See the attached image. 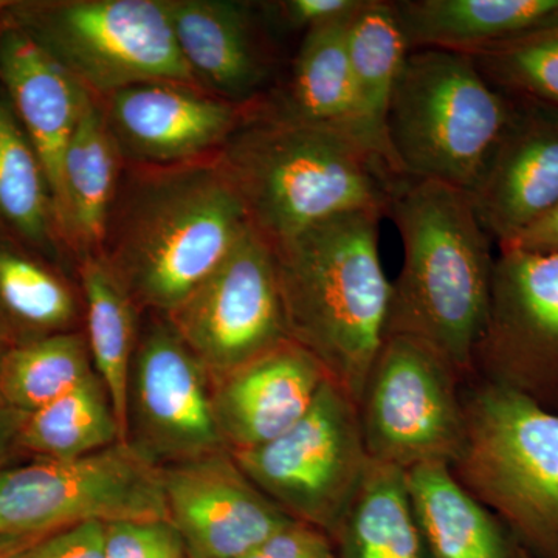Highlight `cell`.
Instances as JSON below:
<instances>
[{"mask_svg": "<svg viewBox=\"0 0 558 558\" xmlns=\"http://www.w3.org/2000/svg\"><path fill=\"white\" fill-rule=\"evenodd\" d=\"M244 205L250 226L269 244L352 211H379L400 178L359 142L292 116L260 97L216 154Z\"/></svg>", "mask_w": 558, "mask_h": 558, "instance_id": "cell-1", "label": "cell"}, {"mask_svg": "<svg viewBox=\"0 0 558 558\" xmlns=\"http://www.w3.org/2000/svg\"><path fill=\"white\" fill-rule=\"evenodd\" d=\"M387 218L403 247L391 281L385 337L427 344L473 379V359L490 310L495 258L468 193L432 180L400 175Z\"/></svg>", "mask_w": 558, "mask_h": 558, "instance_id": "cell-2", "label": "cell"}, {"mask_svg": "<svg viewBox=\"0 0 558 558\" xmlns=\"http://www.w3.org/2000/svg\"><path fill=\"white\" fill-rule=\"evenodd\" d=\"M110 216L101 255L140 312L168 317L250 227L218 159L148 168Z\"/></svg>", "mask_w": 558, "mask_h": 558, "instance_id": "cell-3", "label": "cell"}, {"mask_svg": "<svg viewBox=\"0 0 558 558\" xmlns=\"http://www.w3.org/2000/svg\"><path fill=\"white\" fill-rule=\"evenodd\" d=\"M379 211H352L271 245L290 339L359 403L387 333L391 281Z\"/></svg>", "mask_w": 558, "mask_h": 558, "instance_id": "cell-4", "label": "cell"}, {"mask_svg": "<svg viewBox=\"0 0 558 558\" xmlns=\"http://www.w3.org/2000/svg\"><path fill=\"white\" fill-rule=\"evenodd\" d=\"M462 403L454 478L534 556L558 558V413L486 380Z\"/></svg>", "mask_w": 558, "mask_h": 558, "instance_id": "cell-5", "label": "cell"}, {"mask_svg": "<svg viewBox=\"0 0 558 558\" xmlns=\"http://www.w3.org/2000/svg\"><path fill=\"white\" fill-rule=\"evenodd\" d=\"M509 112V95L483 75L470 54L411 50L387 119L396 171L469 193Z\"/></svg>", "mask_w": 558, "mask_h": 558, "instance_id": "cell-6", "label": "cell"}, {"mask_svg": "<svg viewBox=\"0 0 558 558\" xmlns=\"http://www.w3.org/2000/svg\"><path fill=\"white\" fill-rule=\"evenodd\" d=\"M3 20L27 33L97 100L138 84L204 89L179 49L167 0L9 3Z\"/></svg>", "mask_w": 558, "mask_h": 558, "instance_id": "cell-7", "label": "cell"}, {"mask_svg": "<svg viewBox=\"0 0 558 558\" xmlns=\"http://www.w3.org/2000/svg\"><path fill=\"white\" fill-rule=\"evenodd\" d=\"M168 519L161 470L128 444L0 470V535H50L83 523Z\"/></svg>", "mask_w": 558, "mask_h": 558, "instance_id": "cell-8", "label": "cell"}, {"mask_svg": "<svg viewBox=\"0 0 558 558\" xmlns=\"http://www.w3.org/2000/svg\"><path fill=\"white\" fill-rule=\"evenodd\" d=\"M231 454L289 519L322 529L329 537L371 462L357 403L330 380L288 432L255 449Z\"/></svg>", "mask_w": 558, "mask_h": 558, "instance_id": "cell-9", "label": "cell"}, {"mask_svg": "<svg viewBox=\"0 0 558 558\" xmlns=\"http://www.w3.org/2000/svg\"><path fill=\"white\" fill-rule=\"evenodd\" d=\"M462 381L427 344L385 337L357 403L369 458L405 472L450 465L464 432Z\"/></svg>", "mask_w": 558, "mask_h": 558, "instance_id": "cell-10", "label": "cell"}, {"mask_svg": "<svg viewBox=\"0 0 558 558\" xmlns=\"http://www.w3.org/2000/svg\"><path fill=\"white\" fill-rule=\"evenodd\" d=\"M211 380L290 339L269 241L250 226L199 288L165 317Z\"/></svg>", "mask_w": 558, "mask_h": 558, "instance_id": "cell-11", "label": "cell"}, {"mask_svg": "<svg viewBox=\"0 0 558 558\" xmlns=\"http://www.w3.org/2000/svg\"><path fill=\"white\" fill-rule=\"evenodd\" d=\"M124 444L157 469L229 450L216 421L211 377L165 317L150 315L140 329Z\"/></svg>", "mask_w": 558, "mask_h": 558, "instance_id": "cell-12", "label": "cell"}, {"mask_svg": "<svg viewBox=\"0 0 558 558\" xmlns=\"http://www.w3.org/2000/svg\"><path fill=\"white\" fill-rule=\"evenodd\" d=\"M542 403L558 385V253L499 250L473 379ZM543 405V403H542Z\"/></svg>", "mask_w": 558, "mask_h": 558, "instance_id": "cell-13", "label": "cell"}, {"mask_svg": "<svg viewBox=\"0 0 558 558\" xmlns=\"http://www.w3.org/2000/svg\"><path fill=\"white\" fill-rule=\"evenodd\" d=\"M160 470L168 519L191 558H244L292 520L229 450Z\"/></svg>", "mask_w": 558, "mask_h": 558, "instance_id": "cell-14", "label": "cell"}, {"mask_svg": "<svg viewBox=\"0 0 558 558\" xmlns=\"http://www.w3.org/2000/svg\"><path fill=\"white\" fill-rule=\"evenodd\" d=\"M98 101L121 159L143 168L211 159L240 128L250 106L174 83L138 84Z\"/></svg>", "mask_w": 558, "mask_h": 558, "instance_id": "cell-15", "label": "cell"}, {"mask_svg": "<svg viewBox=\"0 0 558 558\" xmlns=\"http://www.w3.org/2000/svg\"><path fill=\"white\" fill-rule=\"evenodd\" d=\"M509 95L508 123L468 196L498 248L558 205V108Z\"/></svg>", "mask_w": 558, "mask_h": 558, "instance_id": "cell-16", "label": "cell"}, {"mask_svg": "<svg viewBox=\"0 0 558 558\" xmlns=\"http://www.w3.org/2000/svg\"><path fill=\"white\" fill-rule=\"evenodd\" d=\"M328 380L318 360L292 340L211 380L216 421L227 449H255L288 432Z\"/></svg>", "mask_w": 558, "mask_h": 558, "instance_id": "cell-17", "label": "cell"}, {"mask_svg": "<svg viewBox=\"0 0 558 558\" xmlns=\"http://www.w3.org/2000/svg\"><path fill=\"white\" fill-rule=\"evenodd\" d=\"M0 84L43 163L58 220L65 149L92 95L27 33L7 22L0 35Z\"/></svg>", "mask_w": 558, "mask_h": 558, "instance_id": "cell-18", "label": "cell"}, {"mask_svg": "<svg viewBox=\"0 0 558 558\" xmlns=\"http://www.w3.org/2000/svg\"><path fill=\"white\" fill-rule=\"evenodd\" d=\"M175 40L205 90L250 105L270 75L253 7L230 0H167Z\"/></svg>", "mask_w": 558, "mask_h": 558, "instance_id": "cell-19", "label": "cell"}, {"mask_svg": "<svg viewBox=\"0 0 558 558\" xmlns=\"http://www.w3.org/2000/svg\"><path fill=\"white\" fill-rule=\"evenodd\" d=\"M411 50L475 54L558 25V0H399Z\"/></svg>", "mask_w": 558, "mask_h": 558, "instance_id": "cell-20", "label": "cell"}, {"mask_svg": "<svg viewBox=\"0 0 558 558\" xmlns=\"http://www.w3.org/2000/svg\"><path fill=\"white\" fill-rule=\"evenodd\" d=\"M121 154L100 101L92 97L73 131L64 167L58 233L80 259L101 255L119 185Z\"/></svg>", "mask_w": 558, "mask_h": 558, "instance_id": "cell-21", "label": "cell"}, {"mask_svg": "<svg viewBox=\"0 0 558 558\" xmlns=\"http://www.w3.org/2000/svg\"><path fill=\"white\" fill-rule=\"evenodd\" d=\"M414 512L432 558H526L508 526L454 478L450 465L407 472Z\"/></svg>", "mask_w": 558, "mask_h": 558, "instance_id": "cell-22", "label": "cell"}, {"mask_svg": "<svg viewBox=\"0 0 558 558\" xmlns=\"http://www.w3.org/2000/svg\"><path fill=\"white\" fill-rule=\"evenodd\" d=\"M352 17L304 33L288 87L275 101L301 120L348 135L385 160L360 116L348 54Z\"/></svg>", "mask_w": 558, "mask_h": 558, "instance_id": "cell-23", "label": "cell"}, {"mask_svg": "<svg viewBox=\"0 0 558 558\" xmlns=\"http://www.w3.org/2000/svg\"><path fill=\"white\" fill-rule=\"evenodd\" d=\"M330 538L339 558H432L405 470L373 459Z\"/></svg>", "mask_w": 558, "mask_h": 558, "instance_id": "cell-24", "label": "cell"}, {"mask_svg": "<svg viewBox=\"0 0 558 558\" xmlns=\"http://www.w3.org/2000/svg\"><path fill=\"white\" fill-rule=\"evenodd\" d=\"M84 336L95 373L108 389L124 442L128 381L137 349L138 307L102 255L80 259Z\"/></svg>", "mask_w": 558, "mask_h": 558, "instance_id": "cell-25", "label": "cell"}, {"mask_svg": "<svg viewBox=\"0 0 558 558\" xmlns=\"http://www.w3.org/2000/svg\"><path fill=\"white\" fill-rule=\"evenodd\" d=\"M410 51L395 3L388 0H366L349 22L348 54L360 116L380 156L396 174L399 172L389 154L387 119Z\"/></svg>", "mask_w": 558, "mask_h": 558, "instance_id": "cell-26", "label": "cell"}, {"mask_svg": "<svg viewBox=\"0 0 558 558\" xmlns=\"http://www.w3.org/2000/svg\"><path fill=\"white\" fill-rule=\"evenodd\" d=\"M123 442L119 417L97 374L25 416L21 451L36 459H72Z\"/></svg>", "mask_w": 558, "mask_h": 558, "instance_id": "cell-27", "label": "cell"}, {"mask_svg": "<svg viewBox=\"0 0 558 558\" xmlns=\"http://www.w3.org/2000/svg\"><path fill=\"white\" fill-rule=\"evenodd\" d=\"M0 220L40 250L57 247V216L46 172L0 84Z\"/></svg>", "mask_w": 558, "mask_h": 558, "instance_id": "cell-28", "label": "cell"}, {"mask_svg": "<svg viewBox=\"0 0 558 558\" xmlns=\"http://www.w3.org/2000/svg\"><path fill=\"white\" fill-rule=\"evenodd\" d=\"M89 347L81 330L22 340L0 362V400L33 413L94 376Z\"/></svg>", "mask_w": 558, "mask_h": 558, "instance_id": "cell-29", "label": "cell"}, {"mask_svg": "<svg viewBox=\"0 0 558 558\" xmlns=\"http://www.w3.org/2000/svg\"><path fill=\"white\" fill-rule=\"evenodd\" d=\"M0 311L28 339L76 330L75 292L49 267L20 250L0 245Z\"/></svg>", "mask_w": 558, "mask_h": 558, "instance_id": "cell-30", "label": "cell"}, {"mask_svg": "<svg viewBox=\"0 0 558 558\" xmlns=\"http://www.w3.org/2000/svg\"><path fill=\"white\" fill-rule=\"evenodd\" d=\"M470 57L498 89L558 108V25Z\"/></svg>", "mask_w": 558, "mask_h": 558, "instance_id": "cell-31", "label": "cell"}, {"mask_svg": "<svg viewBox=\"0 0 558 558\" xmlns=\"http://www.w3.org/2000/svg\"><path fill=\"white\" fill-rule=\"evenodd\" d=\"M106 558H191L170 519L105 524Z\"/></svg>", "mask_w": 558, "mask_h": 558, "instance_id": "cell-32", "label": "cell"}, {"mask_svg": "<svg viewBox=\"0 0 558 558\" xmlns=\"http://www.w3.org/2000/svg\"><path fill=\"white\" fill-rule=\"evenodd\" d=\"M244 558H339L332 538L322 529L290 520Z\"/></svg>", "mask_w": 558, "mask_h": 558, "instance_id": "cell-33", "label": "cell"}, {"mask_svg": "<svg viewBox=\"0 0 558 558\" xmlns=\"http://www.w3.org/2000/svg\"><path fill=\"white\" fill-rule=\"evenodd\" d=\"M366 0H286V2L267 3L264 7L275 14V20L292 31L307 33L323 25L349 20Z\"/></svg>", "mask_w": 558, "mask_h": 558, "instance_id": "cell-34", "label": "cell"}, {"mask_svg": "<svg viewBox=\"0 0 558 558\" xmlns=\"http://www.w3.org/2000/svg\"><path fill=\"white\" fill-rule=\"evenodd\" d=\"M24 558H106L105 524H78L40 538Z\"/></svg>", "mask_w": 558, "mask_h": 558, "instance_id": "cell-35", "label": "cell"}, {"mask_svg": "<svg viewBox=\"0 0 558 558\" xmlns=\"http://www.w3.org/2000/svg\"><path fill=\"white\" fill-rule=\"evenodd\" d=\"M499 250L558 253V205L549 215Z\"/></svg>", "mask_w": 558, "mask_h": 558, "instance_id": "cell-36", "label": "cell"}, {"mask_svg": "<svg viewBox=\"0 0 558 558\" xmlns=\"http://www.w3.org/2000/svg\"><path fill=\"white\" fill-rule=\"evenodd\" d=\"M27 413L13 409L0 400V470L10 468L11 459L20 450L17 440Z\"/></svg>", "mask_w": 558, "mask_h": 558, "instance_id": "cell-37", "label": "cell"}, {"mask_svg": "<svg viewBox=\"0 0 558 558\" xmlns=\"http://www.w3.org/2000/svg\"><path fill=\"white\" fill-rule=\"evenodd\" d=\"M44 537H47V535H35V537H7V535H0V558H24L28 549Z\"/></svg>", "mask_w": 558, "mask_h": 558, "instance_id": "cell-38", "label": "cell"}, {"mask_svg": "<svg viewBox=\"0 0 558 558\" xmlns=\"http://www.w3.org/2000/svg\"><path fill=\"white\" fill-rule=\"evenodd\" d=\"M9 330H7V326L0 322V362H2L5 352L9 351L11 347H13V344L9 343Z\"/></svg>", "mask_w": 558, "mask_h": 558, "instance_id": "cell-39", "label": "cell"}, {"mask_svg": "<svg viewBox=\"0 0 558 558\" xmlns=\"http://www.w3.org/2000/svg\"><path fill=\"white\" fill-rule=\"evenodd\" d=\"M9 2H0V35H2L3 28H5V20H3V11H5Z\"/></svg>", "mask_w": 558, "mask_h": 558, "instance_id": "cell-40", "label": "cell"}]
</instances>
